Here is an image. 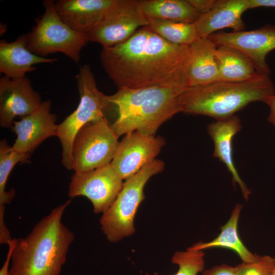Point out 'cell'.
Returning a JSON list of instances; mask_svg holds the SVG:
<instances>
[{"label": "cell", "instance_id": "obj_21", "mask_svg": "<svg viewBox=\"0 0 275 275\" xmlns=\"http://www.w3.org/2000/svg\"><path fill=\"white\" fill-rule=\"evenodd\" d=\"M242 205L237 203L233 210L231 215L221 229V232L212 240L207 242H199L188 248L195 250H201L222 248L230 249L235 252L242 262L253 261L258 255L251 253L244 245L238 233V223Z\"/></svg>", "mask_w": 275, "mask_h": 275}, {"label": "cell", "instance_id": "obj_8", "mask_svg": "<svg viewBox=\"0 0 275 275\" xmlns=\"http://www.w3.org/2000/svg\"><path fill=\"white\" fill-rule=\"evenodd\" d=\"M118 138L106 118L86 124L73 141L72 170L76 173L86 172L111 163Z\"/></svg>", "mask_w": 275, "mask_h": 275}, {"label": "cell", "instance_id": "obj_29", "mask_svg": "<svg viewBox=\"0 0 275 275\" xmlns=\"http://www.w3.org/2000/svg\"><path fill=\"white\" fill-rule=\"evenodd\" d=\"M270 108L268 120L275 126V94L268 97L264 102Z\"/></svg>", "mask_w": 275, "mask_h": 275}, {"label": "cell", "instance_id": "obj_13", "mask_svg": "<svg viewBox=\"0 0 275 275\" xmlns=\"http://www.w3.org/2000/svg\"><path fill=\"white\" fill-rule=\"evenodd\" d=\"M42 102L39 94L34 90L30 80L25 76L0 79V124L11 128L17 116L22 117L36 110Z\"/></svg>", "mask_w": 275, "mask_h": 275}, {"label": "cell", "instance_id": "obj_5", "mask_svg": "<svg viewBox=\"0 0 275 275\" xmlns=\"http://www.w3.org/2000/svg\"><path fill=\"white\" fill-rule=\"evenodd\" d=\"M75 78L80 95L79 102L76 109L58 125L56 136L62 147V163L68 170H72V146L77 132L91 122L107 119L111 111L115 110L107 95L97 89L89 65L80 67Z\"/></svg>", "mask_w": 275, "mask_h": 275}, {"label": "cell", "instance_id": "obj_7", "mask_svg": "<svg viewBox=\"0 0 275 275\" xmlns=\"http://www.w3.org/2000/svg\"><path fill=\"white\" fill-rule=\"evenodd\" d=\"M43 5L44 13L25 35L26 47L44 58L61 52L78 64L80 51L89 42L87 34L78 33L65 23L58 15L53 1L45 0Z\"/></svg>", "mask_w": 275, "mask_h": 275}, {"label": "cell", "instance_id": "obj_22", "mask_svg": "<svg viewBox=\"0 0 275 275\" xmlns=\"http://www.w3.org/2000/svg\"><path fill=\"white\" fill-rule=\"evenodd\" d=\"M141 4L148 19L195 23L200 16L187 0H143Z\"/></svg>", "mask_w": 275, "mask_h": 275}, {"label": "cell", "instance_id": "obj_14", "mask_svg": "<svg viewBox=\"0 0 275 275\" xmlns=\"http://www.w3.org/2000/svg\"><path fill=\"white\" fill-rule=\"evenodd\" d=\"M50 100H45L32 113L13 122L11 129L17 138L13 150L31 154L46 139L57 136V116L50 113Z\"/></svg>", "mask_w": 275, "mask_h": 275}, {"label": "cell", "instance_id": "obj_4", "mask_svg": "<svg viewBox=\"0 0 275 275\" xmlns=\"http://www.w3.org/2000/svg\"><path fill=\"white\" fill-rule=\"evenodd\" d=\"M273 94L269 75L258 73L242 81L218 80L188 88L179 96L178 105L180 113L205 115L216 121L234 116L251 102H264Z\"/></svg>", "mask_w": 275, "mask_h": 275}, {"label": "cell", "instance_id": "obj_26", "mask_svg": "<svg viewBox=\"0 0 275 275\" xmlns=\"http://www.w3.org/2000/svg\"><path fill=\"white\" fill-rule=\"evenodd\" d=\"M274 258L257 255L252 262H242L236 266L238 275H271Z\"/></svg>", "mask_w": 275, "mask_h": 275}, {"label": "cell", "instance_id": "obj_15", "mask_svg": "<svg viewBox=\"0 0 275 275\" xmlns=\"http://www.w3.org/2000/svg\"><path fill=\"white\" fill-rule=\"evenodd\" d=\"M114 0H59L58 15L73 30L87 34L102 20Z\"/></svg>", "mask_w": 275, "mask_h": 275}, {"label": "cell", "instance_id": "obj_11", "mask_svg": "<svg viewBox=\"0 0 275 275\" xmlns=\"http://www.w3.org/2000/svg\"><path fill=\"white\" fill-rule=\"evenodd\" d=\"M165 144L161 136L138 131L128 133L119 142L111 164L120 178L126 180L156 159Z\"/></svg>", "mask_w": 275, "mask_h": 275}, {"label": "cell", "instance_id": "obj_1", "mask_svg": "<svg viewBox=\"0 0 275 275\" xmlns=\"http://www.w3.org/2000/svg\"><path fill=\"white\" fill-rule=\"evenodd\" d=\"M100 60L118 89L189 88L188 46L170 43L148 26L122 43L103 47Z\"/></svg>", "mask_w": 275, "mask_h": 275}, {"label": "cell", "instance_id": "obj_28", "mask_svg": "<svg viewBox=\"0 0 275 275\" xmlns=\"http://www.w3.org/2000/svg\"><path fill=\"white\" fill-rule=\"evenodd\" d=\"M187 1L201 15L210 10L215 0H187Z\"/></svg>", "mask_w": 275, "mask_h": 275}, {"label": "cell", "instance_id": "obj_9", "mask_svg": "<svg viewBox=\"0 0 275 275\" xmlns=\"http://www.w3.org/2000/svg\"><path fill=\"white\" fill-rule=\"evenodd\" d=\"M148 25L141 1L114 0L102 20L87 35L89 41L108 47L125 42L139 29Z\"/></svg>", "mask_w": 275, "mask_h": 275}, {"label": "cell", "instance_id": "obj_30", "mask_svg": "<svg viewBox=\"0 0 275 275\" xmlns=\"http://www.w3.org/2000/svg\"><path fill=\"white\" fill-rule=\"evenodd\" d=\"M250 9L259 7H275V0H249Z\"/></svg>", "mask_w": 275, "mask_h": 275}, {"label": "cell", "instance_id": "obj_16", "mask_svg": "<svg viewBox=\"0 0 275 275\" xmlns=\"http://www.w3.org/2000/svg\"><path fill=\"white\" fill-rule=\"evenodd\" d=\"M250 9L249 0H215L208 12L200 15L195 22L200 38H206L225 28L233 32L244 31L242 14Z\"/></svg>", "mask_w": 275, "mask_h": 275}, {"label": "cell", "instance_id": "obj_32", "mask_svg": "<svg viewBox=\"0 0 275 275\" xmlns=\"http://www.w3.org/2000/svg\"><path fill=\"white\" fill-rule=\"evenodd\" d=\"M271 275H275V258H274V264Z\"/></svg>", "mask_w": 275, "mask_h": 275}, {"label": "cell", "instance_id": "obj_12", "mask_svg": "<svg viewBox=\"0 0 275 275\" xmlns=\"http://www.w3.org/2000/svg\"><path fill=\"white\" fill-rule=\"evenodd\" d=\"M208 38L217 46L225 45L238 49L251 60L258 73L269 75L270 70L266 57L275 49L274 26L267 24L251 31L214 33Z\"/></svg>", "mask_w": 275, "mask_h": 275}, {"label": "cell", "instance_id": "obj_23", "mask_svg": "<svg viewBox=\"0 0 275 275\" xmlns=\"http://www.w3.org/2000/svg\"><path fill=\"white\" fill-rule=\"evenodd\" d=\"M30 153H21L14 151L9 146L6 140L0 142V226L5 225L4 221L5 206L10 204L15 195V189L6 190L8 178L15 166L18 162H29Z\"/></svg>", "mask_w": 275, "mask_h": 275}, {"label": "cell", "instance_id": "obj_6", "mask_svg": "<svg viewBox=\"0 0 275 275\" xmlns=\"http://www.w3.org/2000/svg\"><path fill=\"white\" fill-rule=\"evenodd\" d=\"M164 167L163 161L155 159L124 182L115 201L100 219L101 230L109 241L116 242L134 232V218L145 199L144 186L152 176L162 172Z\"/></svg>", "mask_w": 275, "mask_h": 275}, {"label": "cell", "instance_id": "obj_24", "mask_svg": "<svg viewBox=\"0 0 275 275\" xmlns=\"http://www.w3.org/2000/svg\"><path fill=\"white\" fill-rule=\"evenodd\" d=\"M148 19L153 31L173 44L189 46L200 38L195 23Z\"/></svg>", "mask_w": 275, "mask_h": 275}, {"label": "cell", "instance_id": "obj_18", "mask_svg": "<svg viewBox=\"0 0 275 275\" xmlns=\"http://www.w3.org/2000/svg\"><path fill=\"white\" fill-rule=\"evenodd\" d=\"M58 58L40 57L26 47L25 35L20 36L15 41L0 42V72L11 78L25 76L28 72L36 70L34 65L52 63Z\"/></svg>", "mask_w": 275, "mask_h": 275}, {"label": "cell", "instance_id": "obj_20", "mask_svg": "<svg viewBox=\"0 0 275 275\" xmlns=\"http://www.w3.org/2000/svg\"><path fill=\"white\" fill-rule=\"evenodd\" d=\"M219 80L242 81L258 74L251 60L242 51L228 46H218L215 51Z\"/></svg>", "mask_w": 275, "mask_h": 275}, {"label": "cell", "instance_id": "obj_27", "mask_svg": "<svg viewBox=\"0 0 275 275\" xmlns=\"http://www.w3.org/2000/svg\"><path fill=\"white\" fill-rule=\"evenodd\" d=\"M202 275H238L236 267L226 264L215 266L203 271Z\"/></svg>", "mask_w": 275, "mask_h": 275}, {"label": "cell", "instance_id": "obj_10", "mask_svg": "<svg viewBox=\"0 0 275 275\" xmlns=\"http://www.w3.org/2000/svg\"><path fill=\"white\" fill-rule=\"evenodd\" d=\"M124 182L111 163L86 172H75L71 178L68 196L89 199L94 212L103 213L113 204L121 190Z\"/></svg>", "mask_w": 275, "mask_h": 275}, {"label": "cell", "instance_id": "obj_19", "mask_svg": "<svg viewBox=\"0 0 275 275\" xmlns=\"http://www.w3.org/2000/svg\"><path fill=\"white\" fill-rule=\"evenodd\" d=\"M217 46L209 38H199L188 46L189 88L205 86L219 80L215 59Z\"/></svg>", "mask_w": 275, "mask_h": 275}, {"label": "cell", "instance_id": "obj_31", "mask_svg": "<svg viewBox=\"0 0 275 275\" xmlns=\"http://www.w3.org/2000/svg\"><path fill=\"white\" fill-rule=\"evenodd\" d=\"M0 275H10L9 268L7 265H4L0 270Z\"/></svg>", "mask_w": 275, "mask_h": 275}, {"label": "cell", "instance_id": "obj_3", "mask_svg": "<svg viewBox=\"0 0 275 275\" xmlns=\"http://www.w3.org/2000/svg\"><path fill=\"white\" fill-rule=\"evenodd\" d=\"M187 88L153 86L139 89H118L108 100L117 113L112 126L119 137L138 131L155 135L159 127L180 113L178 98Z\"/></svg>", "mask_w": 275, "mask_h": 275}, {"label": "cell", "instance_id": "obj_25", "mask_svg": "<svg viewBox=\"0 0 275 275\" xmlns=\"http://www.w3.org/2000/svg\"><path fill=\"white\" fill-rule=\"evenodd\" d=\"M172 262L179 267L173 275H197L204 271V253L203 251L187 249L185 252H176Z\"/></svg>", "mask_w": 275, "mask_h": 275}, {"label": "cell", "instance_id": "obj_17", "mask_svg": "<svg viewBox=\"0 0 275 275\" xmlns=\"http://www.w3.org/2000/svg\"><path fill=\"white\" fill-rule=\"evenodd\" d=\"M207 128L214 145L213 157L225 164L232 175L233 183L239 186L244 198L247 200L251 191L239 176L233 156V139L241 129L240 118L234 115L216 120L208 124Z\"/></svg>", "mask_w": 275, "mask_h": 275}, {"label": "cell", "instance_id": "obj_2", "mask_svg": "<svg viewBox=\"0 0 275 275\" xmlns=\"http://www.w3.org/2000/svg\"><path fill=\"white\" fill-rule=\"evenodd\" d=\"M71 199L54 208L25 237L15 238L10 275H60L73 233L62 222Z\"/></svg>", "mask_w": 275, "mask_h": 275}]
</instances>
